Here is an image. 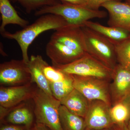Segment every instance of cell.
<instances>
[{"instance_id":"cell-1","label":"cell","mask_w":130,"mask_h":130,"mask_svg":"<svg viewBox=\"0 0 130 130\" xmlns=\"http://www.w3.org/2000/svg\"><path fill=\"white\" fill-rule=\"evenodd\" d=\"M70 25L61 16L47 14L41 15L33 23L27 26L21 30L13 33L5 30L1 34L4 38L16 41L21 48L23 59L28 63L29 61L28 55L29 47L39 35L46 31L56 30Z\"/></svg>"},{"instance_id":"cell-2","label":"cell","mask_w":130,"mask_h":130,"mask_svg":"<svg viewBox=\"0 0 130 130\" xmlns=\"http://www.w3.org/2000/svg\"><path fill=\"white\" fill-rule=\"evenodd\" d=\"M53 14L62 17L71 25L84 26L86 21L95 18H105L107 16V12L95 10L88 8L61 2L56 5L42 8L35 11V15Z\"/></svg>"},{"instance_id":"cell-3","label":"cell","mask_w":130,"mask_h":130,"mask_svg":"<svg viewBox=\"0 0 130 130\" xmlns=\"http://www.w3.org/2000/svg\"><path fill=\"white\" fill-rule=\"evenodd\" d=\"M35 122L51 130H63L59 118L60 101L37 87L32 98Z\"/></svg>"},{"instance_id":"cell-4","label":"cell","mask_w":130,"mask_h":130,"mask_svg":"<svg viewBox=\"0 0 130 130\" xmlns=\"http://www.w3.org/2000/svg\"><path fill=\"white\" fill-rule=\"evenodd\" d=\"M84 32L86 53L113 70L117 64L115 45L99 33L86 26Z\"/></svg>"},{"instance_id":"cell-5","label":"cell","mask_w":130,"mask_h":130,"mask_svg":"<svg viewBox=\"0 0 130 130\" xmlns=\"http://www.w3.org/2000/svg\"><path fill=\"white\" fill-rule=\"evenodd\" d=\"M53 66L70 75L95 77L106 80L111 78L112 72L111 69L87 53L72 63L62 66Z\"/></svg>"},{"instance_id":"cell-6","label":"cell","mask_w":130,"mask_h":130,"mask_svg":"<svg viewBox=\"0 0 130 130\" xmlns=\"http://www.w3.org/2000/svg\"><path fill=\"white\" fill-rule=\"evenodd\" d=\"M74 89L78 90L90 101H102L110 106L109 88L106 79L93 77L71 75Z\"/></svg>"},{"instance_id":"cell-7","label":"cell","mask_w":130,"mask_h":130,"mask_svg":"<svg viewBox=\"0 0 130 130\" xmlns=\"http://www.w3.org/2000/svg\"><path fill=\"white\" fill-rule=\"evenodd\" d=\"M31 83H33L28 63L23 60H12L0 64L1 86H18Z\"/></svg>"},{"instance_id":"cell-8","label":"cell","mask_w":130,"mask_h":130,"mask_svg":"<svg viewBox=\"0 0 130 130\" xmlns=\"http://www.w3.org/2000/svg\"><path fill=\"white\" fill-rule=\"evenodd\" d=\"M35 120L34 105L32 99L24 102L11 108L0 106L1 122L5 120L6 123L30 128L35 124Z\"/></svg>"},{"instance_id":"cell-9","label":"cell","mask_w":130,"mask_h":130,"mask_svg":"<svg viewBox=\"0 0 130 130\" xmlns=\"http://www.w3.org/2000/svg\"><path fill=\"white\" fill-rule=\"evenodd\" d=\"M109 106L102 101H90L84 119L88 130L103 129L113 127Z\"/></svg>"},{"instance_id":"cell-10","label":"cell","mask_w":130,"mask_h":130,"mask_svg":"<svg viewBox=\"0 0 130 130\" xmlns=\"http://www.w3.org/2000/svg\"><path fill=\"white\" fill-rule=\"evenodd\" d=\"M34 83L0 87V106L11 108L32 99L37 86Z\"/></svg>"},{"instance_id":"cell-11","label":"cell","mask_w":130,"mask_h":130,"mask_svg":"<svg viewBox=\"0 0 130 130\" xmlns=\"http://www.w3.org/2000/svg\"><path fill=\"white\" fill-rule=\"evenodd\" d=\"M51 39L80 53H86L84 32L81 26L70 25L56 30Z\"/></svg>"},{"instance_id":"cell-12","label":"cell","mask_w":130,"mask_h":130,"mask_svg":"<svg viewBox=\"0 0 130 130\" xmlns=\"http://www.w3.org/2000/svg\"><path fill=\"white\" fill-rule=\"evenodd\" d=\"M109 14L108 26L121 28L130 32V5L120 1H111L102 4Z\"/></svg>"},{"instance_id":"cell-13","label":"cell","mask_w":130,"mask_h":130,"mask_svg":"<svg viewBox=\"0 0 130 130\" xmlns=\"http://www.w3.org/2000/svg\"><path fill=\"white\" fill-rule=\"evenodd\" d=\"M46 53L51 60L53 66H55L72 63L83 56L86 53L78 52L59 42L50 39L46 47Z\"/></svg>"},{"instance_id":"cell-14","label":"cell","mask_w":130,"mask_h":130,"mask_svg":"<svg viewBox=\"0 0 130 130\" xmlns=\"http://www.w3.org/2000/svg\"><path fill=\"white\" fill-rule=\"evenodd\" d=\"M111 91L116 103L130 94V69L117 63L112 70Z\"/></svg>"},{"instance_id":"cell-15","label":"cell","mask_w":130,"mask_h":130,"mask_svg":"<svg viewBox=\"0 0 130 130\" xmlns=\"http://www.w3.org/2000/svg\"><path fill=\"white\" fill-rule=\"evenodd\" d=\"M47 64L42 57L39 55H31L28 63L32 83L45 93L53 95L49 83L43 72V68Z\"/></svg>"},{"instance_id":"cell-16","label":"cell","mask_w":130,"mask_h":130,"mask_svg":"<svg viewBox=\"0 0 130 130\" xmlns=\"http://www.w3.org/2000/svg\"><path fill=\"white\" fill-rule=\"evenodd\" d=\"M85 26L102 35L114 45L130 38V32L121 28L105 26L90 20L86 21Z\"/></svg>"},{"instance_id":"cell-17","label":"cell","mask_w":130,"mask_h":130,"mask_svg":"<svg viewBox=\"0 0 130 130\" xmlns=\"http://www.w3.org/2000/svg\"><path fill=\"white\" fill-rule=\"evenodd\" d=\"M61 105L72 113L84 118L89 107L90 102L85 96L74 89L60 101Z\"/></svg>"},{"instance_id":"cell-18","label":"cell","mask_w":130,"mask_h":130,"mask_svg":"<svg viewBox=\"0 0 130 130\" xmlns=\"http://www.w3.org/2000/svg\"><path fill=\"white\" fill-rule=\"evenodd\" d=\"M0 12L2 19L1 33L6 30L5 27L8 24L17 25L23 28L29 24V21L19 16L9 0H0Z\"/></svg>"},{"instance_id":"cell-19","label":"cell","mask_w":130,"mask_h":130,"mask_svg":"<svg viewBox=\"0 0 130 130\" xmlns=\"http://www.w3.org/2000/svg\"><path fill=\"white\" fill-rule=\"evenodd\" d=\"M59 118L63 130H88L84 118L72 113L62 105L60 108Z\"/></svg>"},{"instance_id":"cell-20","label":"cell","mask_w":130,"mask_h":130,"mask_svg":"<svg viewBox=\"0 0 130 130\" xmlns=\"http://www.w3.org/2000/svg\"><path fill=\"white\" fill-rule=\"evenodd\" d=\"M110 114L114 125L121 126L126 124L130 119L129 106L124 101L117 103L110 108Z\"/></svg>"},{"instance_id":"cell-21","label":"cell","mask_w":130,"mask_h":130,"mask_svg":"<svg viewBox=\"0 0 130 130\" xmlns=\"http://www.w3.org/2000/svg\"><path fill=\"white\" fill-rule=\"evenodd\" d=\"M50 86L53 95L60 101L74 89L73 79L70 74L62 81L50 84Z\"/></svg>"},{"instance_id":"cell-22","label":"cell","mask_w":130,"mask_h":130,"mask_svg":"<svg viewBox=\"0 0 130 130\" xmlns=\"http://www.w3.org/2000/svg\"><path fill=\"white\" fill-rule=\"evenodd\" d=\"M114 45L117 63L130 69V38Z\"/></svg>"},{"instance_id":"cell-23","label":"cell","mask_w":130,"mask_h":130,"mask_svg":"<svg viewBox=\"0 0 130 130\" xmlns=\"http://www.w3.org/2000/svg\"><path fill=\"white\" fill-rule=\"evenodd\" d=\"M13 3H18L25 9L28 13L37 11L42 8L53 6L61 3L59 0H9Z\"/></svg>"},{"instance_id":"cell-24","label":"cell","mask_w":130,"mask_h":130,"mask_svg":"<svg viewBox=\"0 0 130 130\" xmlns=\"http://www.w3.org/2000/svg\"><path fill=\"white\" fill-rule=\"evenodd\" d=\"M90 9L95 10H99L102 4L107 2L111 1H120L121 0H87Z\"/></svg>"},{"instance_id":"cell-25","label":"cell","mask_w":130,"mask_h":130,"mask_svg":"<svg viewBox=\"0 0 130 130\" xmlns=\"http://www.w3.org/2000/svg\"><path fill=\"white\" fill-rule=\"evenodd\" d=\"M61 2L66 3L72 5L83 6L90 8L87 0H59Z\"/></svg>"},{"instance_id":"cell-26","label":"cell","mask_w":130,"mask_h":130,"mask_svg":"<svg viewBox=\"0 0 130 130\" xmlns=\"http://www.w3.org/2000/svg\"><path fill=\"white\" fill-rule=\"evenodd\" d=\"M30 129L24 126L16 125H5L1 127L0 130H29Z\"/></svg>"},{"instance_id":"cell-27","label":"cell","mask_w":130,"mask_h":130,"mask_svg":"<svg viewBox=\"0 0 130 130\" xmlns=\"http://www.w3.org/2000/svg\"><path fill=\"white\" fill-rule=\"evenodd\" d=\"M29 130H51L46 126L35 123Z\"/></svg>"},{"instance_id":"cell-28","label":"cell","mask_w":130,"mask_h":130,"mask_svg":"<svg viewBox=\"0 0 130 130\" xmlns=\"http://www.w3.org/2000/svg\"><path fill=\"white\" fill-rule=\"evenodd\" d=\"M126 124H124L123 125L121 126L114 125V127L116 130H129L127 128Z\"/></svg>"},{"instance_id":"cell-29","label":"cell","mask_w":130,"mask_h":130,"mask_svg":"<svg viewBox=\"0 0 130 130\" xmlns=\"http://www.w3.org/2000/svg\"><path fill=\"white\" fill-rule=\"evenodd\" d=\"M123 101H124L126 103H127L128 106H129V108L130 110V94L129 95H128L127 97L126 98H125L124 100H123Z\"/></svg>"},{"instance_id":"cell-30","label":"cell","mask_w":130,"mask_h":130,"mask_svg":"<svg viewBox=\"0 0 130 130\" xmlns=\"http://www.w3.org/2000/svg\"><path fill=\"white\" fill-rule=\"evenodd\" d=\"M98 130H116L114 127V125L113 127L111 128H107V129H103Z\"/></svg>"},{"instance_id":"cell-31","label":"cell","mask_w":130,"mask_h":130,"mask_svg":"<svg viewBox=\"0 0 130 130\" xmlns=\"http://www.w3.org/2000/svg\"><path fill=\"white\" fill-rule=\"evenodd\" d=\"M126 124L127 128L129 130H130V119L129 120V121H128Z\"/></svg>"},{"instance_id":"cell-32","label":"cell","mask_w":130,"mask_h":130,"mask_svg":"<svg viewBox=\"0 0 130 130\" xmlns=\"http://www.w3.org/2000/svg\"><path fill=\"white\" fill-rule=\"evenodd\" d=\"M125 2L130 5V0H125Z\"/></svg>"}]
</instances>
